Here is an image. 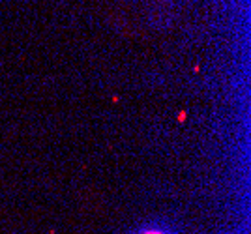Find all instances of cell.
I'll list each match as a JSON object with an SVG mask.
<instances>
[{
  "label": "cell",
  "instance_id": "1",
  "mask_svg": "<svg viewBox=\"0 0 251 234\" xmlns=\"http://www.w3.org/2000/svg\"><path fill=\"white\" fill-rule=\"evenodd\" d=\"M148 234H159V233H148Z\"/></svg>",
  "mask_w": 251,
  "mask_h": 234
}]
</instances>
